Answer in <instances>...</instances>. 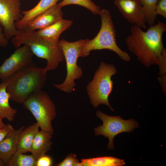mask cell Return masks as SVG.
I'll list each match as a JSON object with an SVG mask.
<instances>
[{"mask_svg": "<svg viewBox=\"0 0 166 166\" xmlns=\"http://www.w3.org/2000/svg\"><path fill=\"white\" fill-rule=\"evenodd\" d=\"M57 166H82V164L77 158L76 155L70 154L61 162L56 164Z\"/></svg>", "mask_w": 166, "mask_h": 166, "instance_id": "24", "label": "cell"}, {"mask_svg": "<svg viewBox=\"0 0 166 166\" xmlns=\"http://www.w3.org/2000/svg\"><path fill=\"white\" fill-rule=\"evenodd\" d=\"M114 4L129 23L144 29L146 28L143 7L139 0H115Z\"/></svg>", "mask_w": 166, "mask_h": 166, "instance_id": "11", "label": "cell"}, {"mask_svg": "<svg viewBox=\"0 0 166 166\" xmlns=\"http://www.w3.org/2000/svg\"><path fill=\"white\" fill-rule=\"evenodd\" d=\"M25 126L14 129L0 143V159L6 165L12 156L17 152L20 136Z\"/></svg>", "mask_w": 166, "mask_h": 166, "instance_id": "14", "label": "cell"}, {"mask_svg": "<svg viewBox=\"0 0 166 166\" xmlns=\"http://www.w3.org/2000/svg\"><path fill=\"white\" fill-rule=\"evenodd\" d=\"M159 0H139L143 7L146 23L149 26L155 24L157 15L156 8Z\"/></svg>", "mask_w": 166, "mask_h": 166, "instance_id": "20", "label": "cell"}, {"mask_svg": "<svg viewBox=\"0 0 166 166\" xmlns=\"http://www.w3.org/2000/svg\"><path fill=\"white\" fill-rule=\"evenodd\" d=\"M117 73V69L114 65L101 62L92 80L86 87L91 103L95 108L104 104L108 106L112 111H114L108 98L113 88L114 82L112 77Z\"/></svg>", "mask_w": 166, "mask_h": 166, "instance_id": "5", "label": "cell"}, {"mask_svg": "<svg viewBox=\"0 0 166 166\" xmlns=\"http://www.w3.org/2000/svg\"><path fill=\"white\" fill-rule=\"evenodd\" d=\"M57 3L30 21L23 30L29 32L44 29L63 18V13Z\"/></svg>", "mask_w": 166, "mask_h": 166, "instance_id": "12", "label": "cell"}, {"mask_svg": "<svg viewBox=\"0 0 166 166\" xmlns=\"http://www.w3.org/2000/svg\"><path fill=\"white\" fill-rule=\"evenodd\" d=\"M22 104L33 114L41 130L53 134L52 121L56 116V107L45 92L41 89L33 92Z\"/></svg>", "mask_w": 166, "mask_h": 166, "instance_id": "7", "label": "cell"}, {"mask_svg": "<svg viewBox=\"0 0 166 166\" xmlns=\"http://www.w3.org/2000/svg\"><path fill=\"white\" fill-rule=\"evenodd\" d=\"M158 65L159 66L160 77L158 78L162 90L166 93V50L164 49L160 57Z\"/></svg>", "mask_w": 166, "mask_h": 166, "instance_id": "23", "label": "cell"}, {"mask_svg": "<svg viewBox=\"0 0 166 166\" xmlns=\"http://www.w3.org/2000/svg\"><path fill=\"white\" fill-rule=\"evenodd\" d=\"M82 166H122L125 164L123 160L111 156L82 159Z\"/></svg>", "mask_w": 166, "mask_h": 166, "instance_id": "19", "label": "cell"}, {"mask_svg": "<svg viewBox=\"0 0 166 166\" xmlns=\"http://www.w3.org/2000/svg\"><path fill=\"white\" fill-rule=\"evenodd\" d=\"M99 15L101 20L100 30L93 39H86L81 57H87L92 50L105 49L114 52L125 61H130L129 55L120 48L117 43L116 30L110 12L103 9L101 10Z\"/></svg>", "mask_w": 166, "mask_h": 166, "instance_id": "4", "label": "cell"}, {"mask_svg": "<svg viewBox=\"0 0 166 166\" xmlns=\"http://www.w3.org/2000/svg\"><path fill=\"white\" fill-rule=\"evenodd\" d=\"M72 21L63 18L50 26L32 33L37 37L54 44L59 43L61 33L72 25Z\"/></svg>", "mask_w": 166, "mask_h": 166, "instance_id": "13", "label": "cell"}, {"mask_svg": "<svg viewBox=\"0 0 166 166\" xmlns=\"http://www.w3.org/2000/svg\"><path fill=\"white\" fill-rule=\"evenodd\" d=\"M156 14L160 15L166 18V0H159L156 8Z\"/></svg>", "mask_w": 166, "mask_h": 166, "instance_id": "26", "label": "cell"}, {"mask_svg": "<svg viewBox=\"0 0 166 166\" xmlns=\"http://www.w3.org/2000/svg\"><path fill=\"white\" fill-rule=\"evenodd\" d=\"M7 83L8 79L0 84V117L11 122L14 120L17 110L10 105V96L6 89Z\"/></svg>", "mask_w": 166, "mask_h": 166, "instance_id": "18", "label": "cell"}, {"mask_svg": "<svg viewBox=\"0 0 166 166\" xmlns=\"http://www.w3.org/2000/svg\"><path fill=\"white\" fill-rule=\"evenodd\" d=\"M53 163L52 158L45 154L41 156L36 160L35 166H51Z\"/></svg>", "mask_w": 166, "mask_h": 166, "instance_id": "25", "label": "cell"}, {"mask_svg": "<svg viewBox=\"0 0 166 166\" xmlns=\"http://www.w3.org/2000/svg\"><path fill=\"white\" fill-rule=\"evenodd\" d=\"M5 165L3 161L0 159V166H5Z\"/></svg>", "mask_w": 166, "mask_h": 166, "instance_id": "30", "label": "cell"}, {"mask_svg": "<svg viewBox=\"0 0 166 166\" xmlns=\"http://www.w3.org/2000/svg\"><path fill=\"white\" fill-rule=\"evenodd\" d=\"M3 28L0 26V47H6L8 44V40L5 37Z\"/></svg>", "mask_w": 166, "mask_h": 166, "instance_id": "28", "label": "cell"}, {"mask_svg": "<svg viewBox=\"0 0 166 166\" xmlns=\"http://www.w3.org/2000/svg\"><path fill=\"white\" fill-rule=\"evenodd\" d=\"M166 30V24L159 20L156 24L150 26L146 31L133 25L130 28L131 34L126 38L125 42L130 51L145 67L158 65L165 48L162 37Z\"/></svg>", "mask_w": 166, "mask_h": 166, "instance_id": "1", "label": "cell"}, {"mask_svg": "<svg viewBox=\"0 0 166 166\" xmlns=\"http://www.w3.org/2000/svg\"><path fill=\"white\" fill-rule=\"evenodd\" d=\"M45 68L37 66L32 62L8 79L6 90L10 99L22 104L33 92L41 90L47 79Z\"/></svg>", "mask_w": 166, "mask_h": 166, "instance_id": "2", "label": "cell"}, {"mask_svg": "<svg viewBox=\"0 0 166 166\" xmlns=\"http://www.w3.org/2000/svg\"><path fill=\"white\" fill-rule=\"evenodd\" d=\"M57 4L61 8L69 5H78L86 8L95 15H99L101 10V7L92 0H62Z\"/></svg>", "mask_w": 166, "mask_h": 166, "instance_id": "22", "label": "cell"}, {"mask_svg": "<svg viewBox=\"0 0 166 166\" xmlns=\"http://www.w3.org/2000/svg\"><path fill=\"white\" fill-rule=\"evenodd\" d=\"M36 159L32 155L16 152L10 158L6 166H35Z\"/></svg>", "mask_w": 166, "mask_h": 166, "instance_id": "21", "label": "cell"}, {"mask_svg": "<svg viewBox=\"0 0 166 166\" xmlns=\"http://www.w3.org/2000/svg\"><path fill=\"white\" fill-rule=\"evenodd\" d=\"M86 39L69 42L64 39L59 40V45L66 62L67 75L64 81L59 84H54L56 88L66 93L74 90L76 83L74 81L81 78L83 74L81 68L77 64L78 58L81 57Z\"/></svg>", "mask_w": 166, "mask_h": 166, "instance_id": "6", "label": "cell"}, {"mask_svg": "<svg viewBox=\"0 0 166 166\" xmlns=\"http://www.w3.org/2000/svg\"><path fill=\"white\" fill-rule=\"evenodd\" d=\"M17 0L20 1L21 0Z\"/></svg>", "mask_w": 166, "mask_h": 166, "instance_id": "31", "label": "cell"}, {"mask_svg": "<svg viewBox=\"0 0 166 166\" xmlns=\"http://www.w3.org/2000/svg\"><path fill=\"white\" fill-rule=\"evenodd\" d=\"M2 118L0 117V129L5 126L6 124L2 121Z\"/></svg>", "mask_w": 166, "mask_h": 166, "instance_id": "29", "label": "cell"}, {"mask_svg": "<svg viewBox=\"0 0 166 166\" xmlns=\"http://www.w3.org/2000/svg\"><path fill=\"white\" fill-rule=\"evenodd\" d=\"M62 0H40L33 8L22 11V18L15 23L17 30H23L26 24L34 18Z\"/></svg>", "mask_w": 166, "mask_h": 166, "instance_id": "15", "label": "cell"}, {"mask_svg": "<svg viewBox=\"0 0 166 166\" xmlns=\"http://www.w3.org/2000/svg\"><path fill=\"white\" fill-rule=\"evenodd\" d=\"M11 42L16 48L22 45H27L34 55L46 60L47 63L45 70L46 72L56 69L64 59L59 43L49 42L32 32L17 30L16 34L11 39Z\"/></svg>", "mask_w": 166, "mask_h": 166, "instance_id": "3", "label": "cell"}, {"mask_svg": "<svg viewBox=\"0 0 166 166\" xmlns=\"http://www.w3.org/2000/svg\"><path fill=\"white\" fill-rule=\"evenodd\" d=\"M39 128L37 122L25 128L20 136L16 152L25 153L30 152L33 140L39 131Z\"/></svg>", "mask_w": 166, "mask_h": 166, "instance_id": "17", "label": "cell"}, {"mask_svg": "<svg viewBox=\"0 0 166 166\" xmlns=\"http://www.w3.org/2000/svg\"><path fill=\"white\" fill-rule=\"evenodd\" d=\"M20 7V1L17 0H0V24L8 41L17 31L15 23L23 17Z\"/></svg>", "mask_w": 166, "mask_h": 166, "instance_id": "9", "label": "cell"}, {"mask_svg": "<svg viewBox=\"0 0 166 166\" xmlns=\"http://www.w3.org/2000/svg\"><path fill=\"white\" fill-rule=\"evenodd\" d=\"M53 135L49 132L42 130L36 135L30 152L36 160L51 150Z\"/></svg>", "mask_w": 166, "mask_h": 166, "instance_id": "16", "label": "cell"}, {"mask_svg": "<svg viewBox=\"0 0 166 166\" xmlns=\"http://www.w3.org/2000/svg\"><path fill=\"white\" fill-rule=\"evenodd\" d=\"M34 54L28 46L23 45L6 59L0 66V79L2 81L32 62Z\"/></svg>", "mask_w": 166, "mask_h": 166, "instance_id": "10", "label": "cell"}, {"mask_svg": "<svg viewBox=\"0 0 166 166\" xmlns=\"http://www.w3.org/2000/svg\"><path fill=\"white\" fill-rule=\"evenodd\" d=\"M14 129L12 125L8 124H6L4 127L0 129V143Z\"/></svg>", "mask_w": 166, "mask_h": 166, "instance_id": "27", "label": "cell"}, {"mask_svg": "<svg viewBox=\"0 0 166 166\" xmlns=\"http://www.w3.org/2000/svg\"><path fill=\"white\" fill-rule=\"evenodd\" d=\"M96 115L102 121L103 124L94 128L95 135H102L108 138V148L109 149H114L113 139L117 134L131 132L139 127L138 123L132 119L124 120L120 116H109L100 110L96 112Z\"/></svg>", "mask_w": 166, "mask_h": 166, "instance_id": "8", "label": "cell"}]
</instances>
